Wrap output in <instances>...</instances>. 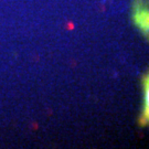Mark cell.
Segmentation results:
<instances>
[{"instance_id": "1", "label": "cell", "mask_w": 149, "mask_h": 149, "mask_svg": "<svg viewBox=\"0 0 149 149\" xmlns=\"http://www.w3.org/2000/svg\"><path fill=\"white\" fill-rule=\"evenodd\" d=\"M147 98H148V104H149V91H148V96H147Z\"/></svg>"}]
</instances>
